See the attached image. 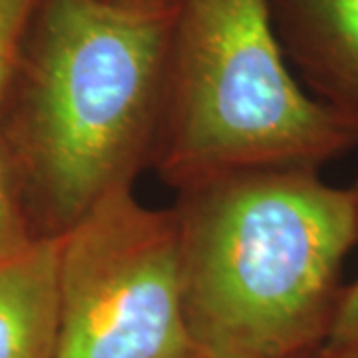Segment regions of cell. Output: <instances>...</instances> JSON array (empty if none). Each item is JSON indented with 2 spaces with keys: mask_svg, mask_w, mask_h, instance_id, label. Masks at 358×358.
Here are the masks:
<instances>
[{
  "mask_svg": "<svg viewBox=\"0 0 358 358\" xmlns=\"http://www.w3.org/2000/svg\"><path fill=\"white\" fill-rule=\"evenodd\" d=\"M0 106V145L34 239H58L152 164L171 8L36 0Z\"/></svg>",
  "mask_w": 358,
  "mask_h": 358,
  "instance_id": "cell-1",
  "label": "cell"
},
{
  "mask_svg": "<svg viewBox=\"0 0 358 358\" xmlns=\"http://www.w3.org/2000/svg\"><path fill=\"white\" fill-rule=\"evenodd\" d=\"M183 317L197 358H291L322 345L357 247L350 187L247 167L176 189Z\"/></svg>",
  "mask_w": 358,
  "mask_h": 358,
  "instance_id": "cell-2",
  "label": "cell"
},
{
  "mask_svg": "<svg viewBox=\"0 0 358 358\" xmlns=\"http://www.w3.org/2000/svg\"><path fill=\"white\" fill-rule=\"evenodd\" d=\"M358 148V131L289 66L268 0H173L152 164L171 187L247 167H307Z\"/></svg>",
  "mask_w": 358,
  "mask_h": 358,
  "instance_id": "cell-3",
  "label": "cell"
},
{
  "mask_svg": "<svg viewBox=\"0 0 358 358\" xmlns=\"http://www.w3.org/2000/svg\"><path fill=\"white\" fill-rule=\"evenodd\" d=\"M58 239L52 358H197L171 207L152 209L126 187Z\"/></svg>",
  "mask_w": 358,
  "mask_h": 358,
  "instance_id": "cell-4",
  "label": "cell"
},
{
  "mask_svg": "<svg viewBox=\"0 0 358 358\" xmlns=\"http://www.w3.org/2000/svg\"><path fill=\"white\" fill-rule=\"evenodd\" d=\"M268 6L299 82L358 131V0H268Z\"/></svg>",
  "mask_w": 358,
  "mask_h": 358,
  "instance_id": "cell-5",
  "label": "cell"
},
{
  "mask_svg": "<svg viewBox=\"0 0 358 358\" xmlns=\"http://www.w3.org/2000/svg\"><path fill=\"white\" fill-rule=\"evenodd\" d=\"M60 239L0 261V358H52L58 331Z\"/></svg>",
  "mask_w": 358,
  "mask_h": 358,
  "instance_id": "cell-6",
  "label": "cell"
},
{
  "mask_svg": "<svg viewBox=\"0 0 358 358\" xmlns=\"http://www.w3.org/2000/svg\"><path fill=\"white\" fill-rule=\"evenodd\" d=\"M38 239H34L20 209L10 171L0 145V261L24 253Z\"/></svg>",
  "mask_w": 358,
  "mask_h": 358,
  "instance_id": "cell-7",
  "label": "cell"
},
{
  "mask_svg": "<svg viewBox=\"0 0 358 358\" xmlns=\"http://www.w3.org/2000/svg\"><path fill=\"white\" fill-rule=\"evenodd\" d=\"M357 205V247H358V179L350 185ZM329 343H358V277L350 285H345L338 307L334 313Z\"/></svg>",
  "mask_w": 358,
  "mask_h": 358,
  "instance_id": "cell-8",
  "label": "cell"
},
{
  "mask_svg": "<svg viewBox=\"0 0 358 358\" xmlns=\"http://www.w3.org/2000/svg\"><path fill=\"white\" fill-rule=\"evenodd\" d=\"M24 26L26 24H20L13 18L0 14V106L4 100L10 76H13L16 56H18V44H20Z\"/></svg>",
  "mask_w": 358,
  "mask_h": 358,
  "instance_id": "cell-9",
  "label": "cell"
},
{
  "mask_svg": "<svg viewBox=\"0 0 358 358\" xmlns=\"http://www.w3.org/2000/svg\"><path fill=\"white\" fill-rule=\"evenodd\" d=\"M291 358H358V343H329L313 346Z\"/></svg>",
  "mask_w": 358,
  "mask_h": 358,
  "instance_id": "cell-10",
  "label": "cell"
},
{
  "mask_svg": "<svg viewBox=\"0 0 358 358\" xmlns=\"http://www.w3.org/2000/svg\"><path fill=\"white\" fill-rule=\"evenodd\" d=\"M36 0H0V14L13 18L20 24H26Z\"/></svg>",
  "mask_w": 358,
  "mask_h": 358,
  "instance_id": "cell-11",
  "label": "cell"
},
{
  "mask_svg": "<svg viewBox=\"0 0 358 358\" xmlns=\"http://www.w3.org/2000/svg\"><path fill=\"white\" fill-rule=\"evenodd\" d=\"M112 2L134 6V8H150V10H167L173 4V0H112Z\"/></svg>",
  "mask_w": 358,
  "mask_h": 358,
  "instance_id": "cell-12",
  "label": "cell"
}]
</instances>
